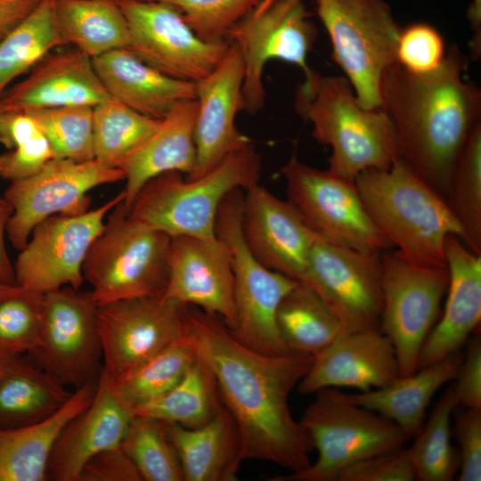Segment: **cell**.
I'll return each mask as SVG.
<instances>
[{
	"instance_id": "9c48e42d",
	"label": "cell",
	"mask_w": 481,
	"mask_h": 481,
	"mask_svg": "<svg viewBox=\"0 0 481 481\" xmlns=\"http://www.w3.org/2000/svg\"><path fill=\"white\" fill-rule=\"evenodd\" d=\"M242 191L225 197L216 223V236L232 254L236 325L231 332L244 346L265 355L297 354L281 340L276 314L282 298L298 281L265 267L249 249L242 232Z\"/></svg>"
},
{
	"instance_id": "5b68a950",
	"label": "cell",
	"mask_w": 481,
	"mask_h": 481,
	"mask_svg": "<svg viewBox=\"0 0 481 481\" xmlns=\"http://www.w3.org/2000/svg\"><path fill=\"white\" fill-rule=\"evenodd\" d=\"M261 170L260 156L249 144L200 176L184 179L172 171L153 177L138 192L127 212L171 238L215 239L223 200L234 190L258 183Z\"/></svg>"
},
{
	"instance_id": "7dc6e473",
	"label": "cell",
	"mask_w": 481,
	"mask_h": 481,
	"mask_svg": "<svg viewBox=\"0 0 481 481\" xmlns=\"http://www.w3.org/2000/svg\"><path fill=\"white\" fill-rule=\"evenodd\" d=\"M53 158L51 145L41 134L0 154V178L12 182L29 177L40 171Z\"/></svg>"
},
{
	"instance_id": "bcb514c9",
	"label": "cell",
	"mask_w": 481,
	"mask_h": 481,
	"mask_svg": "<svg viewBox=\"0 0 481 481\" xmlns=\"http://www.w3.org/2000/svg\"><path fill=\"white\" fill-rule=\"evenodd\" d=\"M415 480L409 448L377 454L343 470L337 481H412Z\"/></svg>"
},
{
	"instance_id": "4316f807",
	"label": "cell",
	"mask_w": 481,
	"mask_h": 481,
	"mask_svg": "<svg viewBox=\"0 0 481 481\" xmlns=\"http://www.w3.org/2000/svg\"><path fill=\"white\" fill-rule=\"evenodd\" d=\"M92 61L110 96L145 116L162 119L176 103L196 99L195 83L161 73L127 48Z\"/></svg>"
},
{
	"instance_id": "ac0fdd59",
	"label": "cell",
	"mask_w": 481,
	"mask_h": 481,
	"mask_svg": "<svg viewBox=\"0 0 481 481\" xmlns=\"http://www.w3.org/2000/svg\"><path fill=\"white\" fill-rule=\"evenodd\" d=\"M185 307L163 296L98 306L102 371L117 379L183 338L187 331Z\"/></svg>"
},
{
	"instance_id": "8fae6325",
	"label": "cell",
	"mask_w": 481,
	"mask_h": 481,
	"mask_svg": "<svg viewBox=\"0 0 481 481\" xmlns=\"http://www.w3.org/2000/svg\"><path fill=\"white\" fill-rule=\"evenodd\" d=\"M281 173L287 200L322 240L364 252L393 248L369 216L355 181L310 167L295 154Z\"/></svg>"
},
{
	"instance_id": "8d00e7d4",
	"label": "cell",
	"mask_w": 481,
	"mask_h": 481,
	"mask_svg": "<svg viewBox=\"0 0 481 481\" xmlns=\"http://www.w3.org/2000/svg\"><path fill=\"white\" fill-rule=\"evenodd\" d=\"M160 120L141 114L112 97L98 103L93 107L94 159L119 168L123 160L157 129Z\"/></svg>"
},
{
	"instance_id": "2e32d148",
	"label": "cell",
	"mask_w": 481,
	"mask_h": 481,
	"mask_svg": "<svg viewBox=\"0 0 481 481\" xmlns=\"http://www.w3.org/2000/svg\"><path fill=\"white\" fill-rule=\"evenodd\" d=\"M130 33L127 49L161 73L196 83L222 61L231 41H205L173 5L156 1L115 0Z\"/></svg>"
},
{
	"instance_id": "681fc988",
	"label": "cell",
	"mask_w": 481,
	"mask_h": 481,
	"mask_svg": "<svg viewBox=\"0 0 481 481\" xmlns=\"http://www.w3.org/2000/svg\"><path fill=\"white\" fill-rule=\"evenodd\" d=\"M77 481H142L135 466L120 446L93 456L83 467Z\"/></svg>"
},
{
	"instance_id": "ba28073f",
	"label": "cell",
	"mask_w": 481,
	"mask_h": 481,
	"mask_svg": "<svg viewBox=\"0 0 481 481\" xmlns=\"http://www.w3.org/2000/svg\"><path fill=\"white\" fill-rule=\"evenodd\" d=\"M334 61L364 109L381 108L385 72L397 62L401 28L384 0H314Z\"/></svg>"
},
{
	"instance_id": "f5cc1de1",
	"label": "cell",
	"mask_w": 481,
	"mask_h": 481,
	"mask_svg": "<svg viewBox=\"0 0 481 481\" xmlns=\"http://www.w3.org/2000/svg\"><path fill=\"white\" fill-rule=\"evenodd\" d=\"M12 214V206L4 195H0V280L14 285L16 281L13 263L10 259L5 243L7 225Z\"/></svg>"
},
{
	"instance_id": "9f6ffc18",
	"label": "cell",
	"mask_w": 481,
	"mask_h": 481,
	"mask_svg": "<svg viewBox=\"0 0 481 481\" xmlns=\"http://www.w3.org/2000/svg\"><path fill=\"white\" fill-rule=\"evenodd\" d=\"M17 287V284L12 285L8 284L2 280H0V301L4 298L6 296L11 294L15 288Z\"/></svg>"
},
{
	"instance_id": "ee69618b",
	"label": "cell",
	"mask_w": 481,
	"mask_h": 481,
	"mask_svg": "<svg viewBox=\"0 0 481 481\" xmlns=\"http://www.w3.org/2000/svg\"><path fill=\"white\" fill-rule=\"evenodd\" d=\"M445 55L440 33L426 23H414L401 29L397 43V62L414 74L436 69Z\"/></svg>"
},
{
	"instance_id": "3957f363",
	"label": "cell",
	"mask_w": 481,
	"mask_h": 481,
	"mask_svg": "<svg viewBox=\"0 0 481 481\" xmlns=\"http://www.w3.org/2000/svg\"><path fill=\"white\" fill-rule=\"evenodd\" d=\"M355 183L375 226L408 261L446 266L444 243L462 230L446 200L399 157L386 169L361 172Z\"/></svg>"
},
{
	"instance_id": "44dd1931",
	"label": "cell",
	"mask_w": 481,
	"mask_h": 481,
	"mask_svg": "<svg viewBox=\"0 0 481 481\" xmlns=\"http://www.w3.org/2000/svg\"><path fill=\"white\" fill-rule=\"evenodd\" d=\"M245 191L242 232L249 249L265 267L301 282L311 250L322 239L288 200L259 183Z\"/></svg>"
},
{
	"instance_id": "d4e9b609",
	"label": "cell",
	"mask_w": 481,
	"mask_h": 481,
	"mask_svg": "<svg viewBox=\"0 0 481 481\" xmlns=\"http://www.w3.org/2000/svg\"><path fill=\"white\" fill-rule=\"evenodd\" d=\"M449 273L447 298L419 354L417 369L461 351L481 320V255L469 249L456 235L445 239Z\"/></svg>"
},
{
	"instance_id": "836d02e7",
	"label": "cell",
	"mask_w": 481,
	"mask_h": 481,
	"mask_svg": "<svg viewBox=\"0 0 481 481\" xmlns=\"http://www.w3.org/2000/svg\"><path fill=\"white\" fill-rule=\"evenodd\" d=\"M222 405L214 374L197 355L183 377L173 387L134 408V414L195 428L209 421Z\"/></svg>"
},
{
	"instance_id": "f1b7e54d",
	"label": "cell",
	"mask_w": 481,
	"mask_h": 481,
	"mask_svg": "<svg viewBox=\"0 0 481 481\" xmlns=\"http://www.w3.org/2000/svg\"><path fill=\"white\" fill-rule=\"evenodd\" d=\"M183 481H234L242 459L236 425L224 404L207 423L188 428L166 423Z\"/></svg>"
},
{
	"instance_id": "52a82bcc",
	"label": "cell",
	"mask_w": 481,
	"mask_h": 481,
	"mask_svg": "<svg viewBox=\"0 0 481 481\" xmlns=\"http://www.w3.org/2000/svg\"><path fill=\"white\" fill-rule=\"evenodd\" d=\"M299 422L317 451L316 461L302 471L268 480L337 481L349 466L401 448L409 439L395 422L333 387L314 393Z\"/></svg>"
},
{
	"instance_id": "74e56055",
	"label": "cell",
	"mask_w": 481,
	"mask_h": 481,
	"mask_svg": "<svg viewBox=\"0 0 481 481\" xmlns=\"http://www.w3.org/2000/svg\"><path fill=\"white\" fill-rule=\"evenodd\" d=\"M187 330V327H186ZM197 357L188 331L180 340L163 348L125 375L114 379L118 391L134 408L173 387Z\"/></svg>"
},
{
	"instance_id": "cb8c5ba5",
	"label": "cell",
	"mask_w": 481,
	"mask_h": 481,
	"mask_svg": "<svg viewBox=\"0 0 481 481\" xmlns=\"http://www.w3.org/2000/svg\"><path fill=\"white\" fill-rule=\"evenodd\" d=\"M110 98L92 58L74 48L46 54L0 97L1 112L90 106Z\"/></svg>"
},
{
	"instance_id": "4fadbf2b",
	"label": "cell",
	"mask_w": 481,
	"mask_h": 481,
	"mask_svg": "<svg viewBox=\"0 0 481 481\" xmlns=\"http://www.w3.org/2000/svg\"><path fill=\"white\" fill-rule=\"evenodd\" d=\"M97 308L90 290L67 286L43 294L39 343L29 358L66 387L97 382L102 371Z\"/></svg>"
},
{
	"instance_id": "f35d334b",
	"label": "cell",
	"mask_w": 481,
	"mask_h": 481,
	"mask_svg": "<svg viewBox=\"0 0 481 481\" xmlns=\"http://www.w3.org/2000/svg\"><path fill=\"white\" fill-rule=\"evenodd\" d=\"M462 230V242L481 255V123L470 134L453 169L445 198Z\"/></svg>"
},
{
	"instance_id": "6f0895ef",
	"label": "cell",
	"mask_w": 481,
	"mask_h": 481,
	"mask_svg": "<svg viewBox=\"0 0 481 481\" xmlns=\"http://www.w3.org/2000/svg\"><path fill=\"white\" fill-rule=\"evenodd\" d=\"M1 114H2V112H1V110H0V116H1Z\"/></svg>"
},
{
	"instance_id": "b9f144b4",
	"label": "cell",
	"mask_w": 481,
	"mask_h": 481,
	"mask_svg": "<svg viewBox=\"0 0 481 481\" xmlns=\"http://www.w3.org/2000/svg\"><path fill=\"white\" fill-rule=\"evenodd\" d=\"M43 294L17 285L0 301V351L23 355L39 343Z\"/></svg>"
},
{
	"instance_id": "11a10c76",
	"label": "cell",
	"mask_w": 481,
	"mask_h": 481,
	"mask_svg": "<svg viewBox=\"0 0 481 481\" xmlns=\"http://www.w3.org/2000/svg\"><path fill=\"white\" fill-rule=\"evenodd\" d=\"M16 356L17 355H9L0 351V376L4 373Z\"/></svg>"
},
{
	"instance_id": "7402d4cb",
	"label": "cell",
	"mask_w": 481,
	"mask_h": 481,
	"mask_svg": "<svg viewBox=\"0 0 481 481\" xmlns=\"http://www.w3.org/2000/svg\"><path fill=\"white\" fill-rule=\"evenodd\" d=\"M400 376L395 347L379 328L342 333L314 356L297 389L347 387L366 392L383 387Z\"/></svg>"
},
{
	"instance_id": "4dcf8cb0",
	"label": "cell",
	"mask_w": 481,
	"mask_h": 481,
	"mask_svg": "<svg viewBox=\"0 0 481 481\" xmlns=\"http://www.w3.org/2000/svg\"><path fill=\"white\" fill-rule=\"evenodd\" d=\"M72 393L29 358L17 355L0 376V429L27 426L49 417Z\"/></svg>"
},
{
	"instance_id": "6da1fadb",
	"label": "cell",
	"mask_w": 481,
	"mask_h": 481,
	"mask_svg": "<svg viewBox=\"0 0 481 481\" xmlns=\"http://www.w3.org/2000/svg\"><path fill=\"white\" fill-rule=\"evenodd\" d=\"M187 331L214 374L240 437V457L273 462L296 473L310 464L311 441L292 416L289 398L314 356L268 355L238 341L216 314L186 306Z\"/></svg>"
},
{
	"instance_id": "277c9868",
	"label": "cell",
	"mask_w": 481,
	"mask_h": 481,
	"mask_svg": "<svg viewBox=\"0 0 481 481\" xmlns=\"http://www.w3.org/2000/svg\"><path fill=\"white\" fill-rule=\"evenodd\" d=\"M298 113L313 125L315 140L331 148L329 170L349 180L370 168H388L399 158L394 125L382 109L358 102L345 77L305 76L296 94Z\"/></svg>"
},
{
	"instance_id": "e575fe53",
	"label": "cell",
	"mask_w": 481,
	"mask_h": 481,
	"mask_svg": "<svg viewBox=\"0 0 481 481\" xmlns=\"http://www.w3.org/2000/svg\"><path fill=\"white\" fill-rule=\"evenodd\" d=\"M63 45L54 19V0H40L0 41V97L15 78Z\"/></svg>"
},
{
	"instance_id": "5bb4252c",
	"label": "cell",
	"mask_w": 481,
	"mask_h": 481,
	"mask_svg": "<svg viewBox=\"0 0 481 481\" xmlns=\"http://www.w3.org/2000/svg\"><path fill=\"white\" fill-rule=\"evenodd\" d=\"M123 200L122 191L96 208L55 215L38 223L13 262L16 284L40 294L67 286L81 289L89 249L109 213Z\"/></svg>"
},
{
	"instance_id": "603a6c76",
	"label": "cell",
	"mask_w": 481,
	"mask_h": 481,
	"mask_svg": "<svg viewBox=\"0 0 481 481\" xmlns=\"http://www.w3.org/2000/svg\"><path fill=\"white\" fill-rule=\"evenodd\" d=\"M135 414L102 371L92 402L74 417L59 436L47 466V478L77 481L85 464L97 453L120 446Z\"/></svg>"
},
{
	"instance_id": "f546056e",
	"label": "cell",
	"mask_w": 481,
	"mask_h": 481,
	"mask_svg": "<svg viewBox=\"0 0 481 481\" xmlns=\"http://www.w3.org/2000/svg\"><path fill=\"white\" fill-rule=\"evenodd\" d=\"M462 356L460 351L410 375L399 376L383 387L348 394L349 397L395 422L410 439L424 423L436 392L456 378Z\"/></svg>"
},
{
	"instance_id": "60d3db41",
	"label": "cell",
	"mask_w": 481,
	"mask_h": 481,
	"mask_svg": "<svg viewBox=\"0 0 481 481\" xmlns=\"http://www.w3.org/2000/svg\"><path fill=\"white\" fill-rule=\"evenodd\" d=\"M48 140L53 158L94 159L93 107L66 106L29 111Z\"/></svg>"
},
{
	"instance_id": "83f0119b",
	"label": "cell",
	"mask_w": 481,
	"mask_h": 481,
	"mask_svg": "<svg viewBox=\"0 0 481 481\" xmlns=\"http://www.w3.org/2000/svg\"><path fill=\"white\" fill-rule=\"evenodd\" d=\"M97 382L75 389L49 417L20 428L0 429V481H45L54 444L67 424L92 402Z\"/></svg>"
},
{
	"instance_id": "ffe728a7",
	"label": "cell",
	"mask_w": 481,
	"mask_h": 481,
	"mask_svg": "<svg viewBox=\"0 0 481 481\" xmlns=\"http://www.w3.org/2000/svg\"><path fill=\"white\" fill-rule=\"evenodd\" d=\"M244 65L240 53L231 42L219 64L195 83L197 114L195 121V178L210 171L230 154L251 144L236 126L242 110Z\"/></svg>"
},
{
	"instance_id": "f6af8a7d",
	"label": "cell",
	"mask_w": 481,
	"mask_h": 481,
	"mask_svg": "<svg viewBox=\"0 0 481 481\" xmlns=\"http://www.w3.org/2000/svg\"><path fill=\"white\" fill-rule=\"evenodd\" d=\"M452 436L460 456L459 481L481 480V409L458 405L453 412Z\"/></svg>"
},
{
	"instance_id": "9a60e30c",
	"label": "cell",
	"mask_w": 481,
	"mask_h": 481,
	"mask_svg": "<svg viewBox=\"0 0 481 481\" xmlns=\"http://www.w3.org/2000/svg\"><path fill=\"white\" fill-rule=\"evenodd\" d=\"M125 180L120 168L95 159L76 161L53 158L37 174L12 181L4 196L12 208L6 236L20 250L41 221L55 215H76L90 209L89 192L95 187Z\"/></svg>"
},
{
	"instance_id": "7c38bea8",
	"label": "cell",
	"mask_w": 481,
	"mask_h": 481,
	"mask_svg": "<svg viewBox=\"0 0 481 481\" xmlns=\"http://www.w3.org/2000/svg\"><path fill=\"white\" fill-rule=\"evenodd\" d=\"M382 311L379 330L391 340L400 376L417 370L421 346L436 324L449 284L447 266L412 263L396 250L380 255Z\"/></svg>"
},
{
	"instance_id": "f907efd6",
	"label": "cell",
	"mask_w": 481,
	"mask_h": 481,
	"mask_svg": "<svg viewBox=\"0 0 481 481\" xmlns=\"http://www.w3.org/2000/svg\"><path fill=\"white\" fill-rule=\"evenodd\" d=\"M43 134L36 119L28 112H2L0 143L12 150Z\"/></svg>"
},
{
	"instance_id": "ab89813d",
	"label": "cell",
	"mask_w": 481,
	"mask_h": 481,
	"mask_svg": "<svg viewBox=\"0 0 481 481\" xmlns=\"http://www.w3.org/2000/svg\"><path fill=\"white\" fill-rule=\"evenodd\" d=\"M142 480L183 481L176 452L165 422L145 416H134L120 444Z\"/></svg>"
},
{
	"instance_id": "7a4b0ae2",
	"label": "cell",
	"mask_w": 481,
	"mask_h": 481,
	"mask_svg": "<svg viewBox=\"0 0 481 481\" xmlns=\"http://www.w3.org/2000/svg\"><path fill=\"white\" fill-rule=\"evenodd\" d=\"M467 66V57L452 45L436 69L414 74L395 63L381 82V108L394 125L399 157L444 199L457 160L480 122L481 92L464 79Z\"/></svg>"
},
{
	"instance_id": "1f68e13d",
	"label": "cell",
	"mask_w": 481,
	"mask_h": 481,
	"mask_svg": "<svg viewBox=\"0 0 481 481\" xmlns=\"http://www.w3.org/2000/svg\"><path fill=\"white\" fill-rule=\"evenodd\" d=\"M54 19L66 45L92 59L130 45L126 20L115 0H54Z\"/></svg>"
},
{
	"instance_id": "d6986e66",
	"label": "cell",
	"mask_w": 481,
	"mask_h": 481,
	"mask_svg": "<svg viewBox=\"0 0 481 481\" xmlns=\"http://www.w3.org/2000/svg\"><path fill=\"white\" fill-rule=\"evenodd\" d=\"M220 317L230 330L236 325L232 254L218 238H171L167 285L163 295Z\"/></svg>"
},
{
	"instance_id": "c3c4849f",
	"label": "cell",
	"mask_w": 481,
	"mask_h": 481,
	"mask_svg": "<svg viewBox=\"0 0 481 481\" xmlns=\"http://www.w3.org/2000/svg\"><path fill=\"white\" fill-rule=\"evenodd\" d=\"M452 388L460 406L481 409V338L468 342Z\"/></svg>"
},
{
	"instance_id": "d590c367",
	"label": "cell",
	"mask_w": 481,
	"mask_h": 481,
	"mask_svg": "<svg viewBox=\"0 0 481 481\" xmlns=\"http://www.w3.org/2000/svg\"><path fill=\"white\" fill-rule=\"evenodd\" d=\"M459 405L452 386L436 402L428 420L409 448L415 480L452 481L460 469L457 447L452 444V418Z\"/></svg>"
},
{
	"instance_id": "484cf974",
	"label": "cell",
	"mask_w": 481,
	"mask_h": 481,
	"mask_svg": "<svg viewBox=\"0 0 481 481\" xmlns=\"http://www.w3.org/2000/svg\"><path fill=\"white\" fill-rule=\"evenodd\" d=\"M197 102L176 103L157 129L121 163L125 174V208H129L141 188L153 177L176 171L191 176L196 165L195 121Z\"/></svg>"
},
{
	"instance_id": "8992f818",
	"label": "cell",
	"mask_w": 481,
	"mask_h": 481,
	"mask_svg": "<svg viewBox=\"0 0 481 481\" xmlns=\"http://www.w3.org/2000/svg\"><path fill=\"white\" fill-rule=\"evenodd\" d=\"M170 248L169 235L130 216L123 201L118 204L83 264L95 303L163 296Z\"/></svg>"
},
{
	"instance_id": "e0dca14e",
	"label": "cell",
	"mask_w": 481,
	"mask_h": 481,
	"mask_svg": "<svg viewBox=\"0 0 481 481\" xmlns=\"http://www.w3.org/2000/svg\"><path fill=\"white\" fill-rule=\"evenodd\" d=\"M381 253L319 240L300 283L310 287L339 321L343 333L376 329L382 311Z\"/></svg>"
},
{
	"instance_id": "db71d44e",
	"label": "cell",
	"mask_w": 481,
	"mask_h": 481,
	"mask_svg": "<svg viewBox=\"0 0 481 481\" xmlns=\"http://www.w3.org/2000/svg\"><path fill=\"white\" fill-rule=\"evenodd\" d=\"M467 16L474 32L470 42L471 55L477 59L481 53V0H472Z\"/></svg>"
},
{
	"instance_id": "d6a6232c",
	"label": "cell",
	"mask_w": 481,
	"mask_h": 481,
	"mask_svg": "<svg viewBox=\"0 0 481 481\" xmlns=\"http://www.w3.org/2000/svg\"><path fill=\"white\" fill-rule=\"evenodd\" d=\"M276 322L293 353L314 356L343 333L342 326L310 287L298 282L281 301Z\"/></svg>"
},
{
	"instance_id": "30bf717a",
	"label": "cell",
	"mask_w": 481,
	"mask_h": 481,
	"mask_svg": "<svg viewBox=\"0 0 481 481\" xmlns=\"http://www.w3.org/2000/svg\"><path fill=\"white\" fill-rule=\"evenodd\" d=\"M307 1L258 0L228 31L226 39L237 45L244 65L242 110L254 115L263 109V73L269 61L294 64L305 76L311 72L307 55L317 30Z\"/></svg>"
},
{
	"instance_id": "816d5d0a",
	"label": "cell",
	"mask_w": 481,
	"mask_h": 481,
	"mask_svg": "<svg viewBox=\"0 0 481 481\" xmlns=\"http://www.w3.org/2000/svg\"><path fill=\"white\" fill-rule=\"evenodd\" d=\"M40 0H0V41L37 6Z\"/></svg>"
},
{
	"instance_id": "7bdbcfd3",
	"label": "cell",
	"mask_w": 481,
	"mask_h": 481,
	"mask_svg": "<svg viewBox=\"0 0 481 481\" xmlns=\"http://www.w3.org/2000/svg\"><path fill=\"white\" fill-rule=\"evenodd\" d=\"M175 7L195 34L205 41L226 40L228 31L258 0H145Z\"/></svg>"
}]
</instances>
